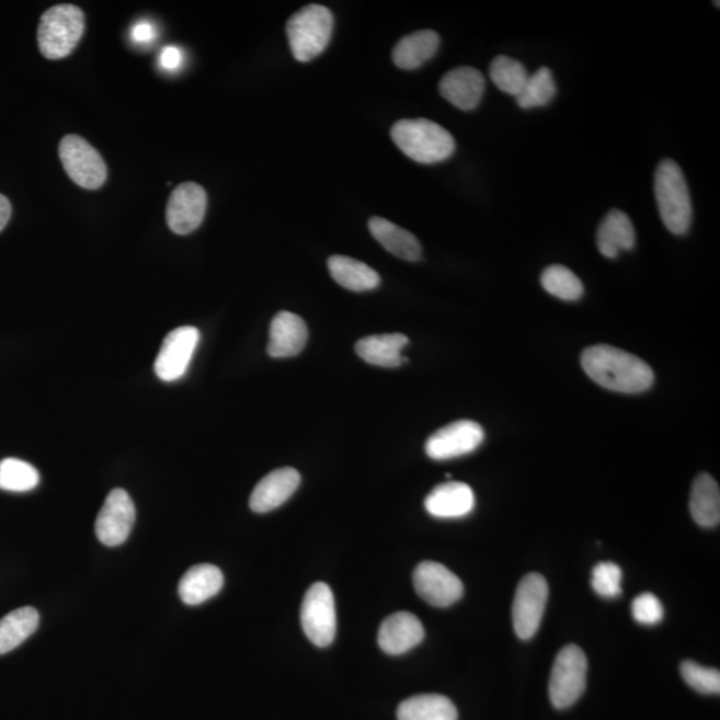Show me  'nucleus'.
Masks as SVG:
<instances>
[{"instance_id":"27","label":"nucleus","mask_w":720,"mask_h":720,"mask_svg":"<svg viewBox=\"0 0 720 720\" xmlns=\"http://www.w3.org/2000/svg\"><path fill=\"white\" fill-rule=\"evenodd\" d=\"M398 720H458L457 707L439 694L415 695L402 701Z\"/></svg>"},{"instance_id":"29","label":"nucleus","mask_w":720,"mask_h":720,"mask_svg":"<svg viewBox=\"0 0 720 720\" xmlns=\"http://www.w3.org/2000/svg\"><path fill=\"white\" fill-rule=\"evenodd\" d=\"M530 73L519 60L504 57H496L490 65V78L492 83L508 95L518 96L525 88Z\"/></svg>"},{"instance_id":"25","label":"nucleus","mask_w":720,"mask_h":720,"mask_svg":"<svg viewBox=\"0 0 720 720\" xmlns=\"http://www.w3.org/2000/svg\"><path fill=\"white\" fill-rule=\"evenodd\" d=\"M328 266L338 285L350 292H372L380 285V276L377 271L353 258L332 255Z\"/></svg>"},{"instance_id":"11","label":"nucleus","mask_w":720,"mask_h":720,"mask_svg":"<svg viewBox=\"0 0 720 720\" xmlns=\"http://www.w3.org/2000/svg\"><path fill=\"white\" fill-rule=\"evenodd\" d=\"M201 340L198 329L183 325L172 330L164 338L156 359L157 377L163 381H175L187 373L191 361Z\"/></svg>"},{"instance_id":"17","label":"nucleus","mask_w":720,"mask_h":720,"mask_svg":"<svg viewBox=\"0 0 720 720\" xmlns=\"http://www.w3.org/2000/svg\"><path fill=\"white\" fill-rule=\"evenodd\" d=\"M424 639L422 621L410 613L390 615L380 625L378 633L379 648L389 655H402Z\"/></svg>"},{"instance_id":"3","label":"nucleus","mask_w":720,"mask_h":720,"mask_svg":"<svg viewBox=\"0 0 720 720\" xmlns=\"http://www.w3.org/2000/svg\"><path fill=\"white\" fill-rule=\"evenodd\" d=\"M654 190L664 226L675 236H685L692 227L693 203L678 163L666 159L658 165Z\"/></svg>"},{"instance_id":"13","label":"nucleus","mask_w":720,"mask_h":720,"mask_svg":"<svg viewBox=\"0 0 720 720\" xmlns=\"http://www.w3.org/2000/svg\"><path fill=\"white\" fill-rule=\"evenodd\" d=\"M484 441V430L472 421H457L435 431L426 442L431 459L448 460L476 452Z\"/></svg>"},{"instance_id":"4","label":"nucleus","mask_w":720,"mask_h":720,"mask_svg":"<svg viewBox=\"0 0 720 720\" xmlns=\"http://www.w3.org/2000/svg\"><path fill=\"white\" fill-rule=\"evenodd\" d=\"M334 16L322 4L305 5L288 20L286 31L294 58L310 61L329 46Z\"/></svg>"},{"instance_id":"20","label":"nucleus","mask_w":720,"mask_h":720,"mask_svg":"<svg viewBox=\"0 0 720 720\" xmlns=\"http://www.w3.org/2000/svg\"><path fill=\"white\" fill-rule=\"evenodd\" d=\"M637 233L629 215L620 210H612L602 220L596 232V248L606 258H617L620 251L636 248Z\"/></svg>"},{"instance_id":"6","label":"nucleus","mask_w":720,"mask_h":720,"mask_svg":"<svg viewBox=\"0 0 720 720\" xmlns=\"http://www.w3.org/2000/svg\"><path fill=\"white\" fill-rule=\"evenodd\" d=\"M588 662L586 654L575 644L565 645L553 662L549 694L558 710L569 709L582 697L587 685Z\"/></svg>"},{"instance_id":"16","label":"nucleus","mask_w":720,"mask_h":720,"mask_svg":"<svg viewBox=\"0 0 720 720\" xmlns=\"http://www.w3.org/2000/svg\"><path fill=\"white\" fill-rule=\"evenodd\" d=\"M300 484V473L292 467L274 470L256 484L250 496V507L254 513H270L290 500Z\"/></svg>"},{"instance_id":"22","label":"nucleus","mask_w":720,"mask_h":720,"mask_svg":"<svg viewBox=\"0 0 720 720\" xmlns=\"http://www.w3.org/2000/svg\"><path fill=\"white\" fill-rule=\"evenodd\" d=\"M408 344L409 338L403 334L373 335L356 342L355 351L363 361L373 366L393 368L408 362L402 355V350Z\"/></svg>"},{"instance_id":"10","label":"nucleus","mask_w":720,"mask_h":720,"mask_svg":"<svg viewBox=\"0 0 720 720\" xmlns=\"http://www.w3.org/2000/svg\"><path fill=\"white\" fill-rule=\"evenodd\" d=\"M418 595L434 607H450L464 596V583L452 570L438 562H422L414 571Z\"/></svg>"},{"instance_id":"35","label":"nucleus","mask_w":720,"mask_h":720,"mask_svg":"<svg viewBox=\"0 0 720 720\" xmlns=\"http://www.w3.org/2000/svg\"><path fill=\"white\" fill-rule=\"evenodd\" d=\"M632 617L640 625L654 626L663 619L664 610L654 594L644 593L637 596L631 606Z\"/></svg>"},{"instance_id":"28","label":"nucleus","mask_w":720,"mask_h":720,"mask_svg":"<svg viewBox=\"0 0 720 720\" xmlns=\"http://www.w3.org/2000/svg\"><path fill=\"white\" fill-rule=\"evenodd\" d=\"M39 613L34 607H21L0 619V655L20 648L38 629Z\"/></svg>"},{"instance_id":"18","label":"nucleus","mask_w":720,"mask_h":720,"mask_svg":"<svg viewBox=\"0 0 720 720\" xmlns=\"http://www.w3.org/2000/svg\"><path fill=\"white\" fill-rule=\"evenodd\" d=\"M307 340L309 330L305 320L297 313L281 311L271 322L267 353L273 358H292L301 353Z\"/></svg>"},{"instance_id":"24","label":"nucleus","mask_w":720,"mask_h":720,"mask_svg":"<svg viewBox=\"0 0 720 720\" xmlns=\"http://www.w3.org/2000/svg\"><path fill=\"white\" fill-rule=\"evenodd\" d=\"M372 236L391 252L392 255L408 262H416L422 256V245L415 236L385 218L374 217L368 220Z\"/></svg>"},{"instance_id":"37","label":"nucleus","mask_w":720,"mask_h":720,"mask_svg":"<svg viewBox=\"0 0 720 720\" xmlns=\"http://www.w3.org/2000/svg\"><path fill=\"white\" fill-rule=\"evenodd\" d=\"M156 28H153L152 24L147 21L138 22L135 24L132 31L133 41L135 43H139V45H147V43H151L153 39H156Z\"/></svg>"},{"instance_id":"12","label":"nucleus","mask_w":720,"mask_h":720,"mask_svg":"<svg viewBox=\"0 0 720 720\" xmlns=\"http://www.w3.org/2000/svg\"><path fill=\"white\" fill-rule=\"evenodd\" d=\"M134 523L135 506L130 495L125 490L115 489L98 514L95 534L104 546H121L130 537Z\"/></svg>"},{"instance_id":"32","label":"nucleus","mask_w":720,"mask_h":720,"mask_svg":"<svg viewBox=\"0 0 720 720\" xmlns=\"http://www.w3.org/2000/svg\"><path fill=\"white\" fill-rule=\"evenodd\" d=\"M39 472L27 461L8 458L0 461V490L27 492L39 484Z\"/></svg>"},{"instance_id":"26","label":"nucleus","mask_w":720,"mask_h":720,"mask_svg":"<svg viewBox=\"0 0 720 720\" xmlns=\"http://www.w3.org/2000/svg\"><path fill=\"white\" fill-rule=\"evenodd\" d=\"M690 513L700 527L711 528L720 522V490L710 473H699L694 480L690 495Z\"/></svg>"},{"instance_id":"2","label":"nucleus","mask_w":720,"mask_h":720,"mask_svg":"<svg viewBox=\"0 0 720 720\" xmlns=\"http://www.w3.org/2000/svg\"><path fill=\"white\" fill-rule=\"evenodd\" d=\"M391 138L404 156L423 164L443 162L457 147L446 128L428 119L398 121L391 128Z\"/></svg>"},{"instance_id":"36","label":"nucleus","mask_w":720,"mask_h":720,"mask_svg":"<svg viewBox=\"0 0 720 720\" xmlns=\"http://www.w3.org/2000/svg\"><path fill=\"white\" fill-rule=\"evenodd\" d=\"M159 60L163 69L175 71L180 69L182 65L183 54L180 48L175 46L164 47L162 54H160Z\"/></svg>"},{"instance_id":"5","label":"nucleus","mask_w":720,"mask_h":720,"mask_svg":"<svg viewBox=\"0 0 720 720\" xmlns=\"http://www.w3.org/2000/svg\"><path fill=\"white\" fill-rule=\"evenodd\" d=\"M83 11L73 4H57L42 15L38 45L43 57L58 60L69 57L82 39Z\"/></svg>"},{"instance_id":"19","label":"nucleus","mask_w":720,"mask_h":720,"mask_svg":"<svg viewBox=\"0 0 720 720\" xmlns=\"http://www.w3.org/2000/svg\"><path fill=\"white\" fill-rule=\"evenodd\" d=\"M424 507L435 518H461L476 507V495L469 484L447 482L436 485L430 492L424 501Z\"/></svg>"},{"instance_id":"34","label":"nucleus","mask_w":720,"mask_h":720,"mask_svg":"<svg viewBox=\"0 0 720 720\" xmlns=\"http://www.w3.org/2000/svg\"><path fill=\"white\" fill-rule=\"evenodd\" d=\"M621 570L613 562L596 564L591 576V586L603 598H617L621 594Z\"/></svg>"},{"instance_id":"9","label":"nucleus","mask_w":720,"mask_h":720,"mask_svg":"<svg viewBox=\"0 0 720 720\" xmlns=\"http://www.w3.org/2000/svg\"><path fill=\"white\" fill-rule=\"evenodd\" d=\"M547 599H549V584L544 575L530 572L523 578L516 587L513 603V624L518 638L528 640L538 632Z\"/></svg>"},{"instance_id":"30","label":"nucleus","mask_w":720,"mask_h":720,"mask_svg":"<svg viewBox=\"0 0 720 720\" xmlns=\"http://www.w3.org/2000/svg\"><path fill=\"white\" fill-rule=\"evenodd\" d=\"M541 286L552 297L565 300H580L584 294L583 283L568 267L553 264L547 267L540 276Z\"/></svg>"},{"instance_id":"15","label":"nucleus","mask_w":720,"mask_h":720,"mask_svg":"<svg viewBox=\"0 0 720 720\" xmlns=\"http://www.w3.org/2000/svg\"><path fill=\"white\" fill-rule=\"evenodd\" d=\"M485 90L483 73L473 67H458L441 79L439 92L446 101L461 111L479 106Z\"/></svg>"},{"instance_id":"7","label":"nucleus","mask_w":720,"mask_h":720,"mask_svg":"<svg viewBox=\"0 0 720 720\" xmlns=\"http://www.w3.org/2000/svg\"><path fill=\"white\" fill-rule=\"evenodd\" d=\"M61 164L73 183L85 190L101 188L107 180V165L100 152L79 135H66L59 145Z\"/></svg>"},{"instance_id":"23","label":"nucleus","mask_w":720,"mask_h":720,"mask_svg":"<svg viewBox=\"0 0 720 720\" xmlns=\"http://www.w3.org/2000/svg\"><path fill=\"white\" fill-rule=\"evenodd\" d=\"M439 35L433 30H421L403 36L393 47V64L402 70H416L438 52Z\"/></svg>"},{"instance_id":"21","label":"nucleus","mask_w":720,"mask_h":720,"mask_svg":"<svg viewBox=\"0 0 720 720\" xmlns=\"http://www.w3.org/2000/svg\"><path fill=\"white\" fill-rule=\"evenodd\" d=\"M225 578L214 564H196L182 576L178 593L183 603L188 606H198L224 588Z\"/></svg>"},{"instance_id":"38","label":"nucleus","mask_w":720,"mask_h":720,"mask_svg":"<svg viewBox=\"0 0 720 720\" xmlns=\"http://www.w3.org/2000/svg\"><path fill=\"white\" fill-rule=\"evenodd\" d=\"M11 203L4 195L0 194V231L8 226L11 218Z\"/></svg>"},{"instance_id":"33","label":"nucleus","mask_w":720,"mask_h":720,"mask_svg":"<svg viewBox=\"0 0 720 720\" xmlns=\"http://www.w3.org/2000/svg\"><path fill=\"white\" fill-rule=\"evenodd\" d=\"M681 675L695 692L705 695H719L720 693V673L717 668L685 661L681 664Z\"/></svg>"},{"instance_id":"8","label":"nucleus","mask_w":720,"mask_h":720,"mask_svg":"<svg viewBox=\"0 0 720 720\" xmlns=\"http://www.w3.org/2000/svg\"><path fill=\"white\" fill-rule=\"evenodd\" d=\"M301 627L306 637L318 648H328L336 636L334 594L323 582L313 583L307 591L300 610Z\"/></svg>"},{"instance_id":"1","label":"nucleus","mask_w":720,"mask_h":720,"mask_svg":"<svg viewBox=\"0 0 720 720\" xmlns=\"http://www.w3.org/2000/svg\"><path fill=\"white\" fill-rule=\"evenodd\" d=\"M581 365L595 384L615 392L640 393L654 385V372L648 363L607 344L584 350Z\"/></svg>"},{"instance_id":"14","label":"nucleus","mask_w":720,"mask_h":720,"mask_svg":"<svg viewBox=\"0 0 720 720\" xmlns=\"http://www.w3.org/2000/svg\"><path fill=\"white\" fill-rule=\"evenodd\" d=\"M206 210L205 188L194 182L182 183L170 195L165 219L172 232L187 236L202 225Z\"/></svg>"},{"instance_id":"31","label":"nucleus","mask_w":720,"mask_h":720,"mask_svg":"<svg viewBox=\"0 0 720 720\" xmlns=\"http://www.w3.org/2000/svg\"><path fill=\"white\" fill-rule=\"evenodd\" d=\"M557 95V83L552 72L547 67H540L533 76L528 77L525 88L516 96L519 107L535 108L549 104Z\"/></svg>"}]
</instances>
